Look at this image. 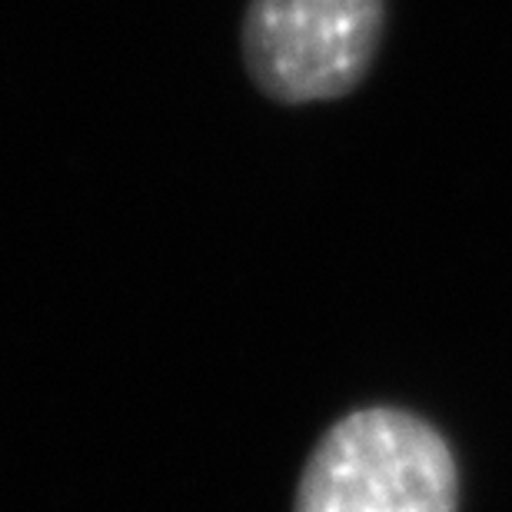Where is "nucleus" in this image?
<instances>
[{
    "instance_id": "2",
    "label": "nucleus",
    "mask_w": 512,
    "mask_h": 512,
    "mask_svg": "<svg viewBox=\"0 0 512 512\" xmlns=\"http://www.w3.org/2000/svg\"><path fill=\"white\" fill-rule=\"evenodd\" d=\"M383 30L386 0H247L240 54L273 104H330L370 77Z\"/></svg>"
},
{
    "instance_id": "1",
    "label": "nucleus",
    "mask_w": 512,
    "mask_h": 512,
    "mask_svg": "<svg viewBox=\"0 0 512 512\" xmlns=\"http://www.w3.org/2000/svg\"><path fill=\"white\" fill-rule=\"evenodd\" d=\"M463 476L443 429L406 406L340 416L310 449L293 512H459Z\"/></svg>"
}]
</instances>
